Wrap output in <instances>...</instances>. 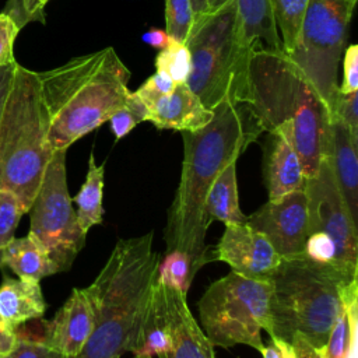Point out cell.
Returning a JSON list of instances; mask_svg holds the SVG:
<instances>
[{"mask_svg": "<svg viewBox=\"0 0 358 358\" xmlns=\"http://www.w3.org/2000/svg\"><path fill=\"white\" fill-rule=\"evenodd\" d=\"M180 133L183 164L179 186L168 211L165 243L166 253L186 255L197 273L214 260L213 248L206 245V196L217 176L231 162L238 161L263 129L248 105L225 98L213 108V117L206 126Z\"/></svg>", "mask_w": 358, "mask_h": 358, "instance_id": "obj_1", "label": "cell"}, {"mask_svg": "<svg viewBox=\"0 0 358 358\" xmlns=\"http://www.w3.org/2000/svg\"><path fill=\"white\" fill-rule=\"evenodd\" d=\"M263 131H281L292 143L305 173L313 178L323 159L330 113L316 88L284 50L253 48L246 99Z\"/></svg>", "mask_w": 358, "mask_h": 358, "instance_id": "obj_2", "label": "cell"}, {"mask_svg": "<svg viewBox=\"0 0 358 358\" xmlns=\"http://www.w3.org/2000/svg\"><path fill=\"white\" fill-rule=\"evenodd\" d=\"M152 236L151 231L120 239L96 278L84 288L94 329L76 358H120L134 352L161 262Z\"/></svg>", "mask_w": 358, "mask_h": 358, "instance_id": "obj_3", "label": "cell"}, {"mask_svg": "<svg viewBox=\"0 0 358 358\" xmlns=\"http://www.w3.org/2000/svg\"><path fill=\"white\" fill-rule=\"evenodd\" d=\"M38 77L53 151L67 150L108 122L130 95V71L112 46L76 56Z\"/></svg>", "mask_w": 358, "mask_h": 358, "instance_id": "obj_4", "label": "cell"}, {"mask_svg": "<svg viewBox=\"0 0 358 358\" xmlns=\"http://www.w3.org/2000/svg\"><path fill=\"white\" fill-rule=\"evenodd\" d=\"M270 282L268 336L292 347H324L341 309L358 296L357 275L313 262L303 252L281 257Z\"/></svg>", "mask_w": 358, "mask_h": 358, "instance_id": "obj_5", "label": "cell"}, {"mask_svg": "<svg viewBox=\"0 0 358 358\" xmlns=\"http://www.w3.org/2000/svg\"><path fill=\"white\" fill-rule=\"evenodd\" d=\"M52 154L38 73L17 62L0 120V189L15 193L25 213Z\"/></svg>", "mask_w": 358, "mask_h": 358, "instance_id": "obj_6", "label": "cell"}, {"mask_svg": "<svg viewBox=\"0 0 358 358\" xmlns=\"http://www.w3.org/2000/svg\"><path fill=\"white\" fill-rule=\"evenodd\" d=\"M190 53L187 87L207 109L229 98L245 103L250 53L242 39L236 6L225 1L196 20L186 39Z\"/></svg>", "mask_w": 358, "mask_h": 358, "instance_id": "obj_7", "label": "cell"}, {"mask_svg": "<svg viewBox=\"0 0 358 358\" xmlns=\"http://www.w3.org/2000/svg\"><path fill=\"white\" fill-rule=\"evenodd\" d=\"M270 280H253L235 271L211 282L199 301L201 329L210 343L262 350V331L270 333Z\"/></svg>", "mask_w": 358, "mask_h": 358, "instance_id": "obj_8", "label": "cell"}, {"mask_svg": "<svg viewBox=\"0 0 358 358\" xmlns=\"http://www.w3.org/2000/svg\"><path fill=\"white\" fill-rule=\"evenodd\" d=\"M357 1L308 0L298 39L287 53L319 92L331 115L338 94V66Z\"/></svg>", "mask_w": 358, "mask_h": 358, "instance_id": "obj_9", "label": "cell"}, {"mask_svg": "<svg viewBox=\"0 0 358 358\" xmlns=\"http://www.w3.org/2000/svg\"><path fill=\"white\" fill-rule=\"evenodd\" d=\"M66 151H53L39 190L28 210L32 232L48 250L59 273L67 271L85 243L67 187Z\"/></svg>", "mask_w": 358, "mask_h": 358, "instance_id": "obj_10", "label": "cell"}, {"mask_svg": "<svg viewBox=\"0 0 358 358\" xmlns=\"http://www.w3.org/2000/svg\"><path fill=\"white\" fill-rule=\"evenodd\" d=\"M309 234H327L337 248V262L351 274L358 273V225L354 222L334 176L322 159L317 173L306 179Z\"/></svg>", "mask_w": 358, "mask_h": 358, "instance_id": "obj_11", "label": "cell"}, {"mask_svg": "<svg viewBox=\"0 0 358 358\" xmlns=\"http://www.w3.org/2000/svg\"><path fill=\"white\" fill-rule=\"evenodd\" d=\"M246 224L262 232L281 257L302 253L309 235L305 190L268 200L246 217Z\"/></svg>", "mask_w": 358, "mask_h": 358, "instance_id": "obj_12", "label": "cell"}, {"mask_svg": "<svg viewBox=\"0 0 358 358\" xmlns=\"http://www.w3.org/2000/svg\"><path fill=\"white\" fill-rule=\"evenodd\" d=\"M213 257L253 280H270L281 263V256L267 238L246 222L225 225L218 245L213 248Z\"/></svg>", "mask_w": 358, "mask_h": 358, "instance_id": "obj_13", "label": "cell"}, {"mask_svg": "<svg viewBox=\"0 0 358 358\" xmlns=\"http://www.w3.org/2000/svg\"><path fill=\"white\" fill-rule=\"evenodd\" d=\"M162 294L169 343L157 358H215L214 345L192 315L186 294L157 280Z\"/></svg>", "mask_w": 358, "mask_h": 358, "instance_id": "obj_14", "label": "cell"}, {"mask_svg": "<svg viewBox=\"0 0 358 358\" xmlns=\"http://www.w3.org/2000/svg\"><path fill=\"white\" fill-rule=\"evenodd\" d=\"M94 329V312L84 288H74L55 317L43 322L41 340L67 358H76Z\"/></svg>", "mask_w": 358, "mask_h": 358, "instance_id": "obj_15", "label": "cell"}, {"mask_svg": "<svg viewBox=\"0 0 358 358\" xmlns=\"http://www.w3.org/2000/svg\"><path fill=\"white\" fill-rule=\"evenodd\" d=\"M347 208L358 225V141L348 127L336 116H330L323 151Z\"/></svg>", "mask_w": 358, "mask_h": 358, "instance_id": "obj_16", "label": "cell"}, {"mask_svg": "<svg viewBox=\"0 0 358 358\" xmlns=\"http://www.w3.org/2000/svg\"><path fill=\"white\" fill-rule=\"evenodd\" d=\"M141 102L148 110L147 122L158 129L193 131L206 126L213 117V109H207L186 83L176 84L168 94Z\"/></svg>", "mask_w": 358, "mask_h": 358, "instance_id": "obj_17", "label": "cell"}, {"mask_svg": "<svg viewBox=\"0 0 358 358\" xmlns=\"http://www.w3.org/2000/svg\"><path fill=\"white\" fill-rule=\"evenodd\" d=\"M263 176L268 200L305 189L306 178L301 159L289 138L281 131H268L264 144Z\"/></svg>", "mask_w": 358, "mask_h": 358, "instance_id": "obj_18", "label": "cell"}, {"mask_svg": "<svg viewBox=\"0 0 358 358\" xmlns=\"http://www.w3.org/2000/svg\"><path fill=\"white\" fill-rule=\"evenodd\" d=\"M225 1L236 6L242 39L249 49L264 43L270 50H284L271 0H210V7L213 10Z\"/></svg>", "mask_w": 358, "mask_h": 358, "instance_id": "obj_19", "label": "cell"}, {"mask_svg": "<svg viewBox=\"0 0 358 358\" xmlns=\"http://www.w3.org/2000/svg\"><path fill=\"white\" fill-rule=\"evenodd\" d=\"M45 310L46 302L39 281L3 277L0 284V315L14 330L28 320L42 317Z\"/></svg>", "mask_w": 358, "mask_h": 358, "instance_id": "obj_20", "label": "cell"}, {"mask_svg": "<svg viewBox=\"0 0 358 358\" xmlns=\"http://www.w3.org/2000/svg\"><path fill=\"white\" fill-rule=\"evenodd\" d=\"M8 267L18 278L39 281L59 273L45 246L28 232L22 238H13L3 249V267Z\"/></svg>", "mask_w": 358, "mask_h": 358, "instance_id": "obj_21", "label": "cell"}, {"mask_svg": "<svg viewBox=\"0 0 358 358\" xmlns=\"http://www.w3.org/2000/svg\"><path fill=\"white\" fill-rule=\"evenodd\" d=\"M204 217L208 225L214 220L224 225L246 222V215L239 208L236 162H231L211 185L204 201Z\"/></svg>", "mask_w": 358, "mask_h": 358, "instance_id": "obj_22", "label": "cell"}, {"mask_svg": "<svg viewBox=\"0 0 358 358\" xmlns=\"http://www.w3.org/2000/svg\"><path fill=\"white\" fill-rule=\"evenodd\" d=\"M103 164L98 165L95 155L88 158V171L80 192L71 199L77 204V220L84 234L103 220Z\"/></svg>", "mask_w": 358, "mask_h": 358, "instance_id": "obj_23", "label": "cell"}, {"mask_svg": "<svg viewBox=\"0 0 358 358\" xmlns=\"http://www.w3.org/2000/svg\"><path fill=\"white\" fill-rule=\"evenodd\" d=\"M271 4L282 49L289 53L296 43L308 0H271Z\"/></svg>", "mask_w": 358, "mask_h": 358, "instance_id": "obj_24", "label": "cell"}, {"mask_svg": "<svg viewBox=\"0 0 358 358\" xmlns=\"http://www.w3.org/2000/svg\"><path fill=\"white\" fill-rule=\"evenodd\" d=\"M358 326V305L357 301L345 303L336 323L333 324L327 343L324 345L326 358H345L352 330Z\"/></svg>", "mask_w": 358, "mask_h": 358, "instance_id": "obj_25", "label": "cell"}, {"mask_svg": "<svg viewBox=\"0 0 358 358\" xmlns=\"http://www.w3.org/2000/svg\"><path fill=\"white\" fill-rule=\"evenodd\" d=\"M196 275V271L189 257L180 252L166 253L165 259L159 262L157 280L161 282L187 294V289Z\"/></svg>", "mask_w": 358, "mask_h": 358, "instance_id": "obj_26", "label": "cell"}, {"mask_svg": "<svg viewBox=\"0 0 358 358\" xmlns=\"http://www.w3.org/2000/svg\"><path fill=\"white\" fill-rule=\"evenodd\" d=\"M155 67L166 73L176 84L186 83L190 73V53L186 43L172 41L155 57Z\"/></svg>", "mask_w": 358, "mask_h": 358, "instance_id": "obj_27", "label": "cell"}, {"mask_svg": "<svg viewBox=\"0 0 358 358\" xmlns=\"http://www.w3.org/2000/svg\"><path fill=\"white\" fill-rule=\"evenodd\" d=\"M194 22L190 0H165V31L178 42L185 43Z\"/></svg>", "mask_w": 358, "mask_h": 358, "instance_id": "obj_28", "label": "cell"}, {"mask_svg": "<svg viewBox=\"0 0 358 358\" xmlns=\"http://www.w3.org/2000/svg\"><path fill=\"white\" fill-rule=\"evenodd\" d=\"M24 214L25 211L15 193L0 189V249H4L11 242Z\"/></svg>", "mask_w": 358, "mask_h": 358, "instance_id": "obj_29", "label": "cell"}, {"mask_svg": "<svg viewBox=\"0 0 358 358\" xmlns=\"http://www.w3.org/2000/svg\"><path fill=\"white\" fill-rule=\"evenodd\" d=\"M330 116L338 117L348 127L352 138L358 141V91L348 94L338 91Z\"/></svg>", "mask_w": 358, "mask_h": 358, "instance_id": "obj_30", "label": "cell"}, {"mask_svg": "<svg viewBox=\"0 0 358 358\" xmlns=\"http://www.w3.org/2000/svg\"><path fill=\"white\" fill-rule=\"evenodd\" d=\"M1 358H67L62 352L56 351L41 338H22L18 336V340L14 348Z\"/></svg>", "mask_w": 358, "mask_h": 358, "instance_id": "obj_31", "label": "cell"}, {"mask_svg": "<svg viewBox=\"0 0 358 358\" xmlns=\"http://www.w3.org/2000/svg\"><path fill=\"white\" fill-rule=\"evenodd\" d=\"M21 28L4 11H0V67L13 64L17 59L14 57V43Z\"/></svg>", "mask_w": 358, "mask_h": 358, "instance_id": "obj_32", "label": "cell"}, {"mask_svg": "<svg viewBox=\"0 0 358 358\" xmlns=\"http://www.w3.org/2000/svg\"><path fill=\"white\" fill-rule=\"evenodd\" d=\"M343 81L338 91L348 94L358 91V46H345L343 52Z\"/></svg>", "mask_w": 358, "mask_h": 358, "instance_id": "obj_33", "label": "cell"}, {"mask_svg": "<svg viewBox=\"0 0 358 358\" xmlns=\"http://www.w3.org/2000/svg\"><path fill=\"white\" fill-rule=\"evenodd\" d=\"M176 83L164 71L157 70L152 76L148 77V80L138 87V90L134 91V94L140 99H148L157 95H164L171 92L175 88Z\"/></svg>", "mask_w": 358, "mask_h": 358, "instance_id": "obj_34", "label": "cell"}, {"mask_svg": "<svg viewBox=\"0 0 358 358\" xmlns=\"http://www.w3.org/2000/svg\"><path fill=\"white\" fill-rule=\"evenodd\" d=\"M108 122L110 123V130L113 131L116 140H120L124 136H127L140 123V119L136 116V113L131 109H129L124 105L123 108L116 110Z\"/></svg>", "mask_w": 358, "mask_h": 358, "instance_id": "obj_35", "label": "cell"}, {"mask_svg": "<svg viewBox=\"0 0 358 358\" xmlns=\"http://www.w3.org/2000/svg\"><path fill=\"white\" fill-rule=\"evenodd\" d=\"M263 358H296L294 347L277 337H270V343L260 350Z\"/></svg>", "mask_w": 358, "mask_h": 358, "instance_id": "obj_36", "label": "cell"}, {"mask_svg": "<svg viewBox=\"0 0 358 358\" xmlns=\"http://www.w3.org/2000/svg\"><path fill=\"white\" fill-rule=\"evenodd\" d=\"M50 0H22V11L25 22H41L45 24V7Z\"/></svg>", "mask_w": 358, "mask_h": 358, "instance_id": "obj_37", "label": "cell"}, {"mask_svg": "<svg viewBox=\"0 0 358 358\" xmlns=\"http://www.w3.org/2000/svg\"><path fill=\"white\" fill-rule=\"evenodd\" d=\"M18 340L17 331L0 315V358L7 355Z\"/></svg>", "mask_w": 358, "mask_h": 358, "instance_id": "obj_38", "label": "cell"}, {"mask_svg": "<svg viewBox=\"0 0 358 358\" xmlns=\"http://www.w3.org/2000/svg\"><path fill=\"white\" fill-rule=\"evenodd\" d=\"M141 39L144 43L150 45L151 48H155V49H164L165 46H168L173 39L166 34L165 29H161V28H150L147 29L143 35H141Z\"/></svg>", "mask_w": 358, "mask_h": 358, "instance_id": "obj_39", "label": "cell"}, {"mask_svg": "<svg viewBox=\"0 0 358 358\" xmlns=\"http://www.w3.org/2000/svg\"><path fill=\"white\" fill-rule=\"evenodd\" d=\"M17 63V60L13 64L8 66H3L0 67V120H1V112H3V105L10 88V83H11V77H13V70H14V64Z\"/></svg>", "mask_w": 358, "mask_h": 358, "instance_id": "obj_40", "label": "cell"}, {"mask_svg": "<svg viewBox=\"0 0 358 358\" xmlns=\"http://www.w3.org/2000/svg\"><path fill=\"white\" fill-rule=\"evenodd\" d=\"M3 11L7 13L8 15H11L13 20L18 24V27L21 29L27 25L24 11H22V0H7Z\"/></svg>", "mask_w": 358, "mask_h": 358, "instance_id": "obj_41", "label": "cell"}, {"mask_svg": "<svg viewBox=\"0 0 358 358\" xmlns=\"http://www.w3.org/2000/svg\"><path fill=\"white\" fill-rule=\"evenodd\" d=\"M190 1H192L193 13H194V21L200 20L201 17L207 15L208 13H211L210 0H190Z\"/></svg>", "mask_w": 358, "mask_h": 358, "instance_id": "obj_42", "label": "cell"}, {"mask_svg": "<svg viewBox=\"0 0 358 358\" xmlns=\"http://www.w3.org/2000/svg\"><path fill=\"white\" fill-rule=\"evenodd\" d=\"M305 358H326V352H324V347L322 348H312Z\"/></svg>", "mask_w": 358, "mask_h": 358, "instance_id": "obj_43", "label": "cell"}, {"mask_svg": "<svg viewBox=\"0 0 358 358\" xmlns=\"http://www.w3.org/2000/svg\"><path fill=\"white\" fill-rule=\"evenodd\" d=\"M0 267H3V249H0Z\"/></svg>", "mask_w": 358, "mask_h": 358, "instance_id": "obj_44", "label": "cell"}, {"mask_svg": "<svg viewBox=\"0 0 358 358\" xmlns=\"http://www.w3.org/2000/svg\"><path fill=\"white\" fill-rule=\"evenodd\" d=\"M134 358H154V357H147V355H134Z\"/></svg>", "mask_w": 358, "mask_h": 358, "instance_id": "obj_45", "label": "cell"}, {"mask_svg": "<svg viewBox=\"0 0 358 358\" xmlns=\"http://www.w3.org/2000/svg\"><path fill=\"white\" fill-rule=\"evenodd\" d=\"M354 1H357V0H354Z\"/></svg>", "mask_w": 358, "mask_h": 358, "instance_id": "obj_46", "label": "cell"}]
</instances>
